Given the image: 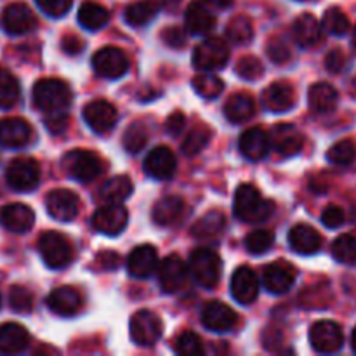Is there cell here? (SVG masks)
Listing matches in <instances>:
<instances>
[{"label": "cell", "mask_w": 356, "mask_h": 356, "mask_svg": "<svg viewBox=\"0 0 356 356\" xmlns=\"http://www.w3.org/2000/svg\"><path fill=\"white\" fill-rule=\"evenodd\" d=\"M353 45L356 47V26H355V30H353Z\"/></svg>", "instance_id": "62"}, {"label": "cell", "mask_w": 356, "mask_h": 356, "mask_svg": "<svg viewBox=\"0 0 356 356\" xmlns=\"http://www.w3.org/2000/svg\"><path fill=\"white\" fill-rule=\"evenodd\" d=\"M292 33H294V40L301 47H315L322 42V23L313 14H301L294 21Z\"/></svg>", "instance_id": "30"}, {"label": "cell", "mask_w": 356, "mask_h": 356, "mask_svg": "<svg viewBox=\"0 0 356 356\" xmlns=\"http://www.w3.org/2000/svg\"><path fill=\"white\" fill-rule=\"evenodd\" d=\"M174 350L181 356H200L204 355V344L195 332H181L174 341Z\"/></svg>", "instance_id": "47"}, {"label": "cell", "mask_w": 356, "mask_h": 356, "mask_svg": "<svg viewBox=\"0 0 356 356\" xmlns=\"http://www.w3.org/2000/svg\"><path fill=\"white\" fill-rule=\"evenodd\" d=\"M325 66H327V70L332 73L343 72L344 66H346V56H344V52L341 51V49H332V51L327 54Z\"/></svg>", "instance_id": "54"}, {"label": "cell", "mask_w": 356, "mask_h": 356, "mask_svg": "<svg viewBox=\"0 0 356 356\" xmlns=\"http://www.w3.org/2000/svg\"><path fill=\"white\" fill-rule=\"evenodd\" d=\"M188 266L179 256H169L159 264V282L160 287L167 294H174V292L181 291L183 285L186 284L188 278Z\"/></svg>", "instance_id": "18"}, {"label": "cell", "mask_w": 356, "mask_h": 356, "mask_svg": "<svg viewBox=\"0 0 356 356\" xmlns=\"http://www.w3.org/2000/svg\"><path fill=\"white\" fill-rule=\"evenodd\" d=\"M63 169L80 183H90L99 177L104 170V163L96 153L87 149H72L63 156Z\"/></svg>", "instance_id": "5"}, {"label": "cell", "mask_w": 356, "mask_h": 356, "mask_svg": "<svg viewBox=\"0 0 356 356\" xmlns=\"http://www.w3.org/2000/svg\"><path fill=\"white\" fill-rule=\"evenodd\" d=\"M0 28L13 37L30 33L37 28V17L26 3L14 2L0 14Z\"/></svg>", "instance_id": "10"}, {"label": "cell", "mask_w": 356, "mask_h": 356, "mask_svg": "<svg viewBox=\"0 0 356 356\" xmlns=\"http://www.w3.org/2000/svg\"><path fill=\"white\" fill-rule=\"evenodd\" d=\"M226 229V218L222 212L211 211L202 216L193 226H191V235L198 240H214L221 236Z\"/></svg>", "instance_id": "34"}, {"label": "cell", "mask_w": 356, "mask_h": 356, "mask_svg": "<svg viewBox=\"0 0 356 356\" xmlns=\"http://www.w3.org/2000/svg\"><path fill=\"white\" fill-rule=\"evenodd\" d=\"M226 37H228L229 42L236 45L247 44V42L252 40L254 37V26L252 21L247 16L240 14V16H235L226 26Z\"/></svg>", "instance_id": "39"}, {"label": "cell", "mask_w": 356, "mask_h": 356, "mask_svg": "<svg viewBox=\"0 0 356 356\" xmlns=\"http://www.w3.org/2000/svg\"><path fill=\"white\" fill-rule=\"evenodd\" d=\"M256 113V101L250 94L236 92L225 103V117L232 124H242L250 120Z\"/></svg>", "instance_id": "33"}, {"label": "cell", "mask_w": 356, "mask_h": 356, "mask_svg": "<svg viewBox=\"0 0 356 356\" xmlns=\"http://www.w3.org/2000/svg\"><path fill=\"white\" fill-rule=\"evenodd\" d=\"M204 6H207L209 9H219V10H225L228 7L233 6L235 0H200Z\"/></svg>", "instance_id": "59"}, {"label": "cell", "mask_w": 356, "mask_h": 356, "mask_svg": "<svg viewBox=\"0 0 356 356\" xmlns=\"http://www.w3.org/2000/svg\"><path fill=\"white\" fill-rule=\"evenodd\" d=\"M327 160L336 165H350L356 160V143L353 139H343V141L336 143L327 152Z\"/></svg>", "instance_id": "44"}, {"label": "cell", "mask_w": 356, "mask_h": 356, "mask_svg": "<svg viewBox=\"0 0 356 356\" xmlns=\"http://www.w3.org/2000/svg\"><path fill=\"white\" fill-rule=\"evenodd\" d=\"M259 278L252 268L240 266L232 277V296L240 305H252L259 296Z\"/></svg>", "instance_id": "20"}, {"label": "cell", "mask_w": 356, "mask_h": 356, "mask_svg": "<svg viewBox=\"0 0 356 356\" xmlns=\"http://www.w3.org/2000/svg\"><path fill=\"white\" fill-rule=\"evenodd\" d=\"M129 212L122 204H106L97 209L92 216V226L96 232L108 236H117L127 226Z\"/></svg>", "instance_id": "12"}, {"label": "cell", "mask_w": 356, "mask_h": 356, "mask_svg": "<svg viewBox=\"0 0 356 356\" xmlns=\"http://www.w3.org/2000/svg\"><path fill=\"white\" fill-rule=\"evenodd\" d=\"M179 2H181V0H160V3H159V6L160 7H167V9H174V7H176V6H179Z\"/></svg>", "instance_id": "60"}, {"label": "cell", "mask_w": 356, "mask_h": 356, "mask_svg": "<svg viewBox=\"0 0 356 356\" xmlns=\"http://www.w3.org/2000/svg\"><path fill=\"white\" fill-rule=\"evenodd\" d=\"M184 125H186V117H184V113H181V111H174V113L167 118L165 127H167V131H169L170 136H177V134H181V131L184 129Z\"/></svg>", "instance_id": "56"}, {"label": "cell", "mask_w": 356, "mask_h": 356, "mask_svg": "<svg viewBox=\"0 0 356 356\" xmlns=\"http://www.w3.org/2000/svg\"><path fill=\"white\" fill-rule=\"evenodd\" d=\"M61 47L66 54L73 56V54H76V52H80V49L83 47V44L79 40V38L73 37V35H68V37H65L61 40Z\"/></svg>", "instance_id": "58"}, {"label": "cell", "mask_w": 356, "mask_h": 356, "mask_svg": "<svg viewBox=\"0 0 356 356\" xmlns=\"http://www.w3.org/2000/svg\"><path fill=\"white\" fill-rule=\"evenodd\" d=\"M42 13L51 17H63L72 9L73 0H35Z\"/></svg>", "instance_id": "51"}, {"label": "cell", "mask_w": 356, "mask_h": 356, "mask_svg": "<svg viewBox=\"0 0 356 356\" xmlns=\"http://www.w3.org/2000/svg\"><path fill=\"white\" fill-rule=\"evenodd\" d=\"M296 277L298 273L292 264L277 261V263L268 264L263 270V285L270 294H285L294 285Z\"/></svg>", "instance_id": "16"}, {"label": "cell", "mask_w": 356, "mask_h": 356, "mask_svg": "<svg viewBox=\"0 0 356 356\" xmlns=\"http://www.w3.org/2000/svg\"><path fill=\"white\" fill-rule=\"evenodd\" d=\"M149 138V131L143 122H134V124L129 125L124 132V148L129 153H139L146 146Z\"/></svg>", "instance_id": "41"}, {"label": "cell", "mask_w": 356, "mask_h": 356, "mask_svg": "<svg viewBox=\"0 0 356 356\" xmlns=\"http://www.w3.org/2000/svg\"><path fill=\"white\" fill-rule=\"evenodd\" d=\"M289 245L296 254L313 256L322 247V235L313 226L299 222V225L292 226V229L289 232Z\"/></svg>", "instance_id": "24"}, {"label": "cell", "mask_w": 356, "mask_h": 356, "mask_svg": "<svg viewBox=\"0 0 356 356\" xmlns=\"http://www.w3.org/2000/svg\"><path fill=\"white\" fill-rule=\"evenodd\" d=\"M159 10L160 6L155 0H138V2H132L131 6H127V9H125V23L136 28L146 26L149 21L155 19Z\"/></svg>", "instance_id": "36"}, {"label": "cell", "mask_w": 356, "mask_h": 356, "mask_svg": "<svg viewBox=\"0 0 356 356\" xmlns=\"http://www.w3.org/2000/svg\"><path fill=\"white\" fill-rule=\"evenodd\" d=\"M238 146L245 159L252 160V162L263 160L271 149L270 134L261 127H250L240 136Z\"/></svg>", "instance_id": "25"}, {"label": "cell", "mask_w": 356, "mask_h": 356, "mask_svg": "<svg viewBox=\"0 0 356 356\" xmlns=\"http://www.w3.org/2000/svg\"><path fill=\"white\" fill-rule=\"evenodd\" d=\"M159 268V252L153 245H139L129 254L127 271L134 278H148Z\"/></svg>", "instance_id": "23"}, {"label": "cell", "mask_w": 356, "mask_h": 356, "mask_svg": "<svg viewBox=\"0 0 356 356\" xmlns=\"http://www.w3.org/2000/svg\"><path fill=\"white\" fill-rule=\"evenodd\" d=\"M28 344H30V334L23 325L14 322H7L0 325V353H23Z\"/></svg>", "instance_id": "28"}, {"label": "cell", "mask_w": 356, "mask_h": 356, "mask_svg": "<svg viewBox=\"0 0 356 356\" xmlns=\"http://www.w3.org/2000/svg\"><path fill=\"white\" fill-rule=\"evenodd\" d=\"M38 252L45 266L51 270H63L73 261V245L59 232H45L38 238Z\"/></svg>", "instance_id": "4"}, {"label": "cell", "mask_w": 356, "mask_h": 356, "mask_svg": "<svg viewBox=\"0 0 356 356\" xmlns=\"http://www.w3.org/2000/svg\"><path fill=\"white\" fill-rule=\"evenodd\" d=\"M129 330H131V339L138 346L148 348L159 343L163 332V325L159 315H155L149 309H141L136 315H132Z\"/></svg>", "instance_id": "8"}, {"label": "cell", "mask_w": 356, "mask_h": 356, "mask_svg": "<svg viewBox=\"0 0 356 356\" xmlns=\"http://www.w3.org/2000/svg\"><path fill=\"white\" fill-rule=\"evenodd\" d=\"M45 209H47L49 216H52L58 221H73L79 214L80 200L72 190L58 188V190H52L47 193Z\"/></svg>", "instance_id": "15"}, {"label": "cell", "mask_w": 356, "mask_h": 356, "mask_svg": "<svg viewBox=\"0 0 356 356\" xmlns=\"http://www.w3.org/2000/svg\"><path fill=\"white\" fill-rule=\"evenodd\" d=\"M191 86L197 90L198 96L205 97V99H216L225 89L222 80L219 76L211 75V73H200V75L193 76Z\"/></svg>", "instance_id": "40"}, {"label": "cell", "mask_w": 356, "mask_h": 356, "mask_svg": "<svg viewBox=\"0 0 356 356\" xmlns=\"http://www.w3.org/2000/svg\"><path fill=\"white\" fill-rule=\"evenodd\" d=\"M344 221H346V214H344L343 209L337 207V205H329V207H325V211L322 212V222L327 228H341V226L344 225Z\"/></svg>", "instance_id": "52"}, {"label": "cell", "mask_w": 356, "mask_h": 356, "mask_svg": "<svg viewBox=\"0 0 356 356\" xmlns=\"http://www.w3.org/2000/svg\"><path fill=\"white\" fill-rule=\"evenodd\" d=\"M9 305L16 313H30L33 309V294L26 287L14 285L9 292Z\"/></svg>", "instance_id": "49"}, {"label": "cell", "mask_w": 356, "mask_h": 356, "mask_svg": "<svg viewBox=\"0 0 356 356\" xmlns=\"http://www.w3.org/2000/svg\"><path fill=\"white\" fill-rule=\"evenodd\" d=\"M273 242L275 236L271 232H268V229H254L247 235L245 247L254 256H261V254H266L273 247Z\"/></svg>", "instance_id": "46"}, {"label": "cell", "mask_w": 356, "mask_h": 356, "mask_svg": "<svg viewBox=\"0 0 356 356\" xmlns=\"http://www.w3.org/2000/svg\"><path fill=\"white\" fill-rule=\"evenodd\" d=\"M351 348H353V351L356 353V327L353 329V334H351Z\"/></svg>", "instance_id": "61"}, {"label": "cell", "mask_w": 356, "mask_h": 356, "mask_svg": "<svg viewBox=\"0 0 356 356\" xmlns=\"http://www.w3.org/2000/svg\"><path fill=\"white\" fill-rule=\"evenodd\" d=\"M132 181L127 176H115L99 188V200L104 204H124L132 195Z\"/></svg>", "instance_id": "35"}, {"label": "cell", "mask_w": 356, "mask_h": 356, "mask_svg": "<svg viewBox=\"0 0 356 356\" xmlns=\"http://www.w3.org/2000/svg\"><path fill=\"white\" fill-rule=\"evenodd\" d=\"M322 26L325 28L329 33L341 37V35L350 31V19H348V16L341 9L330 7V9H327L325 14H323Z\"/></svg>", "instance_id": "45"}, {"label": "cell", "mask_w": 356, "mask_h": 356, "mask_svg": "<svg viewBox=\"0 0 356 356\" xmlns=\"http://www.w3.org/2000/svg\"><path fill=\"white\" fill-rule=\"evenodd\" d=\"M275 204L261 195L254 184H240L233 202V212L243 222H263L273 214Z\"/></svg>", "instance_id": "2"}, {"label": "cell", "mask_w": 356, "mask_h": 356, "mask_svg": "<svg viewBox=\"0 0 356 356\" xmlns=\"http://www.w3.org/2000/svg\"><path fill=\"white\" fill-rule=\"evenodd\" d=\"M188 271L200 287L214 289L218 287L219 280H221L222 263L214 250L197 249L191 252Z\"/></svg>", "instance_id": "3"}, {"label": "cell", "mask_w": 356, "mask_h": 356, "mask_svg": "<svg viewBox=\"0 0 356 356\" xmlns=\"http://www.w3.org/2000/svg\"><path fill=\"white\" fill-rule=\"evenodd\" d=\"M334 259L343 264H356V236L341 235L332 243Z\"/></svg>", "instance_id": "43"}, {"label": "cell", "mask_w": 356, "mask_h": 356, "mask_svg": "<svg viewBox=\"0 0 356 356\" xmlns=\"http://www.w3.org/2000/svg\"><path fill=\"white\" fill-rule=\"evenodd\" d=\"M184 23H186V30L191 35H207L216 28V16L207 6L197 0V2H191L188 6L186 14H184Z\"/></svg>", "instance_id": "29"}, {"label": "cell", "mask_w": 356, "mask_h": 356, "mask_svg": "<svg viewBox=\"0 0 356 356\" xmlns=\"http://www.w3.org/2000/svg\"><path fill=\"white\" fill-rule=\"evenodd\" d=\"M162 38L169 47H174V49H179L186 44V33H184L181 28H176V26H170L167 28V30H163Z\"/></svg>", "instance_id": "53"}, {"label": "cell", "mask_w": 356, "mask_h": 356, "mask_svg": "<svg viewBox=\"0 0 356 356\" xmlns=\"http://www.w3.org/2000/svg\"><path fill=\"white\" fill-rule=\"evenodd\" d=\"M211 129L204 127V125H198V127L191 129L190 134L184 138L183 141V153L188 156L198 155L205 146L211 141Z\"/></svg>", "instance_id": "42"}, {"label": "cell", "mask_w": 356, "mask_h": 356, "mask_svg": "<svg viewBox=\"0 0 356 356\" xmlns=\"http://www.w3.org/2000/svg\"><path fill=\"white\" fill-rule=\"evenodd\" d=\"M264 110L271 113H285L296 104V90L287 82H273L264 89L261 97Z\"/></svg>", "instance_id": "21"}, {"label": "cell", "mask_w": 356, "mask_h": 356, "mask_svg": "<svg viewBox=\"0 0 356 356\" xmlns=\"http://www.w3.org/2000/svg\"><path fill=\"white\" fill-rule=\"evenodd\" d=\"M72 97L70 87L59 79H42L33 86V103L45 117L68 113Z\"/></svg>", "instance_id": "1"}, {"label": "cell", "mask_w": 356, "mask_h": 356, "mask_svg": "<svg viewBox=\"0 0 356 356\" xmlns=\"http://www.w3.org/2000/svg\"><path fill=\"white\" fill-rule=\"evenodd\" d=\"M266 49L271 61L278 63V65H284V63H287L289 59L292 58L291 45H289L282 37H271Z\"/></svg>", "instance_id": "50"}, {"label": "cell", "mask_w": 356, "mask_h": 356, "mask_svg": "<svg viewBox=\"0 0 356 356\" xmlns=\"http://www.w3.org/2000/svg\"><path fill=\"white\" fill-rule=\"evenodd\" d=\"M309 343L322 355L337 353L344 344L343 329L332 320H320L309 329Z\"/></svg>", "instance_id": "9"}, {"label": "cell", "mask_w": 356, "mask_h": 356, "mask_svg": "<svg viewBox=\"0 0 356 356\" xmlns=\"http://www.w3.org/2000/svg\"><path fill=\"white\" fill-rule=\"evenodd\" d=\"M96 259L103 270H115V268L118 266V263H120V257H118V254L110 252V250H106V252H101Z\"/></svg>", "instance_id": "57"}, {"label": "cell", "mask_w": 356, "mask_h": 356, "mask_svg": "<svg viewBox=\"0 0 356 356\" xmlns=\"http://www.w3.org/2000/svg\"><path fill=\"white\" fill-rule=\"evenodd\" d=\"M270 139L275 152L282 156H296L298 153H301L302 145H305L302 134L291 124L277 125Z\"/></svg>", "instance_id": "27"}, {"label": "cell", "mask_w": 356, "mask_h": 356, "mask_svg": "<svg viewBox=\"0 0 356 356\" xmlns=\"http://www.w3.org/2000/svg\"><path fill=\"white\" fill-rule=\"evenodd\" d=\"M229 59V47L225 38L209 37L195 47L193 65L202 72H214L225 68Z\"/></svg>", "instance_id": "6"}, {"label": "cell", "mask_w": 356, "mask_h": 356, "mask_svg": "<svg viewBox=\"0 0 356 356\" xmlns=\"http://www.w3.org/2000/svg\"><path fill=\"white\" fill-rule=\"evenodd\" d=\"M202 323L212 332H228L238 323V315L221 301H211L202 308Z\"/></svg>", "instance_id": "17"}, {"label": "cell", "mask_w": 356, "mask_h": 356, "mask_svg": "<svg viewBox=\"0 0 356 356\" xmlns=\"http://www.w3.org/2000/svg\"><path fill=\"white\" fill-rule=\"evenodd\" d=\"M110 21V13L104 6L97 2H83L79 9V23L82 24L86 30L96 31L106 26Z\"/></svg>", "instance_id": "37"}, {"label": "cell", "mask_w": 356, "mask_h": 356, "mask_svg": "<svg viewBox=\"0 0 356 356\" xmlns=\"http://www.w3.org/2000/svg\"><path fill=\"white\" fill-rule=\"evenodd\" d=\"M308 103L309 108L316 113H330V111L336 110L337 103H339V94L327 82L313 83L309 87Z\"/></svg>", "instance_id": "31"}, {"label": "cell", "mask_w": 356, "mask_h": 356, "mask_svg": "<svg viewBox=\"0 0 356 356\" xmlns=\"http://www.w3.org/2000/svg\"><path fill=\"white\" fill-rule=\"evenodd\" d=\"M184 214V200L181 197H170L162 198L155 204L152 212L153 222L159 226H172L183 218Z\"/></svg>", "instance_id": "32"}, {"label": "cell", "mask_w": 356, "mask_h": 356, "mask_svg": "<svg viewBox=\"0 0 356 356\" xmlns=\"http://www.w3.org/2000/svg\"><path fill=\"white\" fill-rule=\"evenodd\" d=\"M6 181L14 191H33L40 183V165L30 156L14 159L6 170Z\"/></svg>", "instance_id": "7"}, {"label": "cell", "mask_w": 356, "mask_h": 356, "mask_svg": "<svg viewBox=\"0 0 356 356\" xmlns=\"http://www.w3.org/2000/svg\"><path fill=\"white\" fill-rule=\"evenodd\" d=\"M0 305H2V299H0Z\"/></svg>", "instance_id": "63"}, {"label": "cell", "mask_w": 356, "mask_h": 356, "mask_svg": "<svg viewBox=\"0 0 356 356\" xmlns=\"http://www.w3.org/2000/svg\"><path fill=\"white\" fill-rule=\"evenodd\" d=\"M21 99V86L16 76L7 70H0V108L10 110Z\"/></svg>", "instance_id": "38"}, {"label": "cell", "mask_w": 356, "mask_h": 356, "mask_svg": "<svg viewBox=\"0 0 356 356\" xmlns=\"http://www.w3.org/2000/svg\"><path fill=\"white\" fill-rule=\"evenodd\" d=\"M33 141V127L24 118L9 117L0 120V145L9 149H19Z\"/></svg>", "instance_id": "14"}, {"label": "cell", "mask_w": 356, "mask_h": 356, "mask_svg": "<svg viewBox=\"0 0 356 356\" xmlns=\"http://www.w3.org/2000/svg\"><path fill=\"white\" fill-rule=\"evenodd\" d=\"M0 225L10 233H26L35 225V212L24 204H7L0 209Z\"/></svg>", "instance_id": "22"}, {"label": "cell", "mask_w": 356, "mask_h": 356, "mask_svg": "<svg viewBox=\"0 0 356 356\" xmlns=\"http://www.w3.org/2000/svg\"><path fill=\"white\" fill-rule=\"evenodd\" d=\"M83 120L89 125L90 131L97 132V134H106L118 122L117 108L108 103L106 99L90 101L83 108Z\"/></svg>", "instance_id": "13"}, {"label": "cell", "mask_w": 356, "mask_h": 356, "mask_svg": "<svg viewBox=\"0 0 356 356\" xmlns=\"http://www.w3.org/2000/svg\"><path fill=\"white\" fill-rule=\"evenodd\" d=\"M82 306V296L73 287H58L47 296V308L59 316H73Z\"/></svg>", "instance_id": "26"}, {"label": "cell", "mask_w": 356, "mask_h": 356, "mask_svg": "<svg viewBox=\"0 0 356 356\" xmlns=\"http://www.w3.org/2000/svg\"><path fill=\"white\" fill-rule=\"evenodd\" d=\"M68 113L45 117V127H47L49 132H52V134H61V132L68 127Z\"/></svg>", "instance_id": "55"}, {"label": "cell", "mask_w": 356, "mask_h": 356, "mask_svg": "<svg viewBox=\"0 0 356 356\" xmlns=\"http://www.w3.org/2000/svg\"><path fill=\"white\" fill-rule=\"evenodd\" d=\"M235 73L243 80H257L264 73V66L256 56H243L236 61Z\"/></svg>", "instance_id": "48"}, {"label": "cell", "mask_w": 356, "mask_h": 356, "mask_svg": "<svg viewBox=\"0 0 356 356\" xmlns=\"http://www.w3.org/2000/svg\"><path fill=\"white\" fill-rule=\"evenodd\" d=\"M92 68L103 79L117 80L129 70V58L122 49L103 47L92 56Z\"/></svg>", "instance_id": "11"}, {"label": "cell", "mask_w": 356, "mask_h": 356, "mask_svg": "<svg viewBox=\"0 0 356 356\" xmlns=\"http://www.w3.org/2000/svg\"><path fill=\"white\" fill-rule=\"evenodd\" d=\"M177 169V160L169 146H155L145 159V172L153 179H170Z\"/></svg>", "instance_id": "19"}]
</instances>
